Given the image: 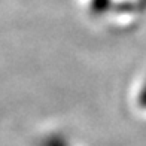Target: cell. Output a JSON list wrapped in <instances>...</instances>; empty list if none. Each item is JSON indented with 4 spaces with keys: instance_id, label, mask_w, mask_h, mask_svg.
<instances>
[{
    "instance_id": "6da1fadb",
    "label": "cell",
    "mask_w": 146,
    "mask_h": 146,
    "mask_svg": "<svg viewBox=\"0 0 146 146\" xmlns=\"http://www.w3.org/2000/svg\"><path fill=\"white\" fill-rule=\"evenodd\" d=\"M140 103H142V106H145L146 108V87L143 88V91H142V96H140Z\"/></svg>"
},
{
    "instance_id": "7a4b0ae2",
    "label": "cell",
    "mask_w": 146,
    "mask_h": 146,
    "mask_svg": "<svg viewBox=\"0 0 146 146\" xmlns=\"http://www.w3.org/2000/svg\"><path fill=\"white\" fill-rule=\"evenodd\" d=\"M48 146H64L61 142H60V140H54V142H51Z\"/></svg>"
}]
</instances>
